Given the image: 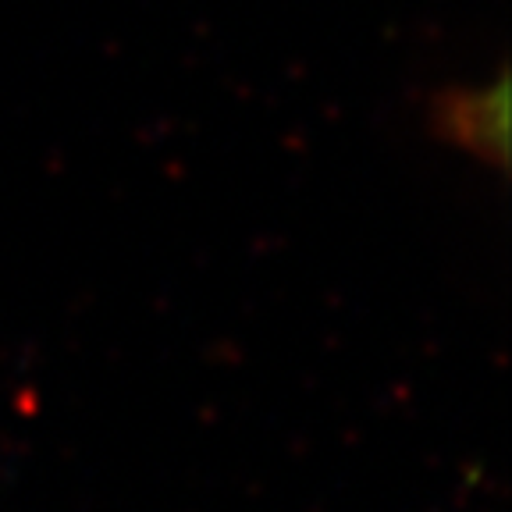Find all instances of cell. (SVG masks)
I'll use <instances>...</instances> for the list:
<instances>
[{
	"label": "cell",
	"mask_w": 512,
	"mask_h": 512,
	"mask_svg": "<svg viewBox=\"0 0 512 512\" xmlns=\"http://www.w3.org/2000/svg\"><path fill=\"white\" fill-rule=\"evenodd\" d=\"M427 128L448 150L477 160L495 175L509 171V72L491 82L441 86L427 100Z\"/></svg>",
	"instance_id": "6da1fadb"
}]
</instances>
